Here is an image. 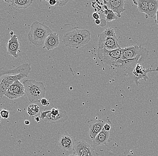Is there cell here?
Instances as JSON below:
<instances>
[{
	"instance_id": "cell-1",
	"label": "cell",
	"mask_w": 158,
	"mask_h": 156,
	"mask_svg": "<svg viewBox=\"0 0 158 156\" xmlns=\"http://www.w3.org/2000/svg\"><path fill=\"white\" fill-rule=\"evenodd\" d=\"M63 42L67 47L78 49L90 41L91 33L86 29H73L64 33Z\"/></svg>"
},
{
	"instance_id": "cell-2",
	"label": "cell",
	"mask_w": 158,
	"mask_h": 156,
	"mask_svg": "<svg viewBox=\"0 0 158 156\" xmlns=\"http://www.w3.org/2000/svg\"><path fill=\"white\" fill-rule=\"evenodd\" d=\"M52 31L47 26L38 21L32 23L27 37L31 43L36 47L44 45V41Z\"/></svg>"
},
{
	"instance_id": "cell-3",
	"label": "cell",
	"mask_w": 158,
	"mask_h": 156,
	"mask_svg": "<svg viewBox=\"0 0 158 156\" xmlns=\"http://www.w3.org/2000/svg\"><path fill=\"white\" fill-rule=\"evenodd\" d=\"M25 92L30 103H38L44 98L46 88L42 82L34 80H26L23 82Z\"/></svg>"
},
{
	"instance_id": "cell-4",
	"label": "cell",
	"mask_w": 158,
	"mask_h": 156,
	"mask_svg": "<svg viewBox=\"0 0 158 156\" xmlns=\"http://www.w3.org/2000/svg\"><path fill=\"white\" fill-rule=\"evenodd\" d=\"M31 70V67L28 64L19 74L15 75L5 74L0 77V98L4 95L8 88L15 82L27 78Z\"/></svg>"
},
{
	"instance_id": "cell-5",
	"label": "cell",
	"mask_w": 158,
	"mask_h": 156,
	"mask_svg": "<svg viewBox=\"0 0 158 156\" xmlns=\"http://www.w3.org/2000/svg\"><path fill=\"white\" fill-rule=\"evenodd\" d=\"M98 56L102 62L114 67L121 59V48L116 50H109L105 49H98Z\"/></svg>"
},
{
	"instance_id": "cell-6",
	"label": "cell",
	"mask_w": 158,
	"mask_h": 156,
	"mask_svg": "<svg viewBox=\"0 0 158 156\" xmlns=\"http://www.w3.org/2000/svg\"><path fill=\"white\" fill-rule=\"evenodd\" d=\"M40 117L45 122L52 123L64 122L69 119L66 111L54 108L50 111L41 112Z\"/></svg>"
},
{
	"instance_id": "cell-7",
	"label": "cell",
	"mask_w": 158,
	"mask_h": 156,
	"mask_svg": "<svg viewBox=\"0 0 158 156\" xmlns=\"http://www.w3.org/2000/svg\"><path fill=\"white\" fill-rule=\"evenodd\" d=\"M149 51L142 45H134L121 48V60L122 61L133 60L138 57L148 56Z\"/></svg>"
},
{
	"instance_id": "cell-8",
	"label": "cell",
	"mask_w": 158,
	"mask_h": 156,
	"mask_svg": "<svg viewBox=\"0 0 158 156\" xmlns=\"http://www.w3.org/2000/svg\"><path fill=\"white\" fill-rule=\"evenodd\" d=\"M143 63H142L137 64L130 75L132 76L133 82L137 86L140 84L139 81L141 80L147 81L149 79V77H148V73L158 71V68L156 69L146 68L143 65Z\"/></svg>"
},
{
	"instance_id": "cell-9",
	"label": "cell",
	"mask_w": 158,
	"mask_h": 156,
	"mask_svg": "<svg viewBox=\"0 0 158 156\" xmlns=\"http://www.w3.org/2000/svg\"><path fill=\"white\" fill-rule=\"evenodd\" d=\"M98 49H105L109 50H116L120 47L118 38L108 37L104 33L98 35Z\"/></svg>"
},
{
	"instance_id": "cell-10",
	"label": "cell",
	"mask_w": 158,
	"mask_h": 156,
	"mask_svg": "<svg viewBox=\"0 0 158 156\" xmlns=\"http://www.w3.org/2000/svg\"><path fill=\"white\" fill-rule=\"evenodd\" d=\"M89 126V136L93 140L95 138L97 135L102 131L104 126L106 123L111 124V121L109 119H104L102 120L94 119L87 121Z\"/></svg>"
},
{
	"instance_id": "cell-11",
	"label": "cell",
	"mask_w": 158,
	"mask_h": 156,
	"mask_svg": "<svg viewBox=\"0 0 158 156\" xmlns=\"http://www.w3.org/2000/svg\"><path fill=\"white\" fill-rule=\"evenodd\" d=\"M25 94L23 85L19 81H17L8 88L4 95L10 99H14L23 96Z\"/></svg>"
},
{
	"instance_id": "cell-12",
	"label": "cell",
	"mask_w": 158,
	"mask_h": 156,
	"mask_svg": "<svg viewBox=\"0 0 158 156\" xmlns=\"http://www.w3.org/2000/svg\"><path fill=\"white\" fill-rule=\"evenodd\" d=\"M74 154L78 156H98V154L88 143L85 141H79L74 146Z\"/></svg>"
},
{
	"instance_id": "cell-13",
	"label": "cell",
	"mask_w": 158,
	"mask_h": 156,
	"mask_svg": "<svg viewBox=\"0 0 158 156\" xmlns=\"http://www.w3.org/2000/svg\"><path fill=\"white\" fill-rule=\"evenodd\" d=\"M125 1L123 0H104V5L108 9L112 11L114 13L117 14L118 18L121 17V14L125 11L124 8Z\"/></svg>"
},
{
	"instance_id": "cell-14",
	"label": "cell",
	"mask_w": 158,
	"mask_h": 156,
	"mask_svg": "<svg viewBox=\"0 0 158 156\" xmlns=\"http://www.w3.org/2000/svg\"><path fill=\"white\" fill-rule=\"evenodd\" d=\"M19 45L17 36H11L10 38L7 43V53L16 59H18L19 56L17 53L19 50Z\"/></svg>"
},
{
	"instance_id": "cell-15",
	"label": "cell",
	"mask_w": 158,
	"mask_h": 156,
	"mask_svg": "<svg viewBox=\"0 0 158 156\" xmlns=\"http://www.w3.org/2000/svg\"><path fill=\"white\" fill-rule=\"evenodd\" d=\"M112 141L109 131H106L103 128L93 140V147L94 148L99 146L106 145L109 142Z\"/></svg>"
},
{
	"instance_id": "cell-16",
	"label": "cell",
	"mask_w": 158,
	"mask_h": 156,
	"mask_svg": "<svg viewBox=\"0 0 158 156\" xmlns=\"http://www.w3.org/2000/svg\"><path fill=\"white\" fill-rule=\"evenodd\" d=\"M59 42V35L55 32H52L46 38L43 48L48 50H53L58 47Z\"/></svg>"
},
{
	"instance_id": "cell-17",
	"label": "cell",
	"mask_w": 158,
	"mask_h": 156,
	"mask_svg": "<svg viewBox=\"0 0 158 156\" xmlns=\"http://www.w3.org/2000/svg\"><path fill=\"white\" fill-rule=\"evenodd\" d=\"M59 145L63 150L65 151L73 150L74 143L72 137L69 135L64 134L60 139Z\"/></svg>"
},
{
	"instance_id": "cell-18",
	"label": "cell",
	"mask_w": 158,
	"mask_h": 156,
	"mask_svg": "<svg viewBox=\"0 0 158 156\" xmlns=\"http://www.w3.org/2000/svg\"><path fill=\"white\" fill-rule=\"evenodd\" d=\"M6 3H11L17 9H26L28 8L32 4V0H11V1H4Z\"/></svg>"
},
{
	"instance_id": "cell-19",
	"label": "cell",
	"mask_w": 158,
	"mask_h": 156,
	"mask_svg": "<svg viewBox=\"0 0 158 156\" xmlns=\"http://www.w3.org/2000/svg\"><path fill=\"white\" fill-rule=\"evenodd\" d=\"M134 4L138 6V11L141 13L145 14V17L148 19V10H149V4L148 0H138L133 1Z\"/></svg>"
},
{
	"instance_id": "cell-20",
	"label": "cell",
	"mask_w": 158,
	"mask_h": 156,
	"mask_svg": "<svg viewBox=\"0 0 158 156\" xmlns=\"http://www.w3.org/2000/svg\"><path fill=\"white\" fill-rule=\"evenodd\" d=\"M27 65L28 63H25L18 66L15 69L11 70H9L4 67L0 68V77L5 74H19L21 71L24 68H25Z\"/></svg>"
},
{
	"instance_id": "cell-21",
	"label": "cell",
	"mask_w": 158,
	"mask_h": 156,
	"mask_svg": "<svg viewBox=\"0 0 158 156\" xmlns=\"http://www.w3.org/2000/svg\"><path fill=\"white\" fill-rule=\"evenodd\" d=\"M149 4L148 19L153 18L156 19V15L158 9V1L157 0H148Z\"/></svg>"
},
{
	"instance_id": "cell-22",
	"label": "cell",
	"mask_w": 158,
	"mask_h": 156,
	"mask_svg": "<svg viewBox=\"0 0 158 156\" xmlns=\"http://www.w3.org/2000/svg\"><path fill=\"white\" fill-rule=\"evenodd\" d=\"M103 7L105 9L103 13L105 15L106 21V22H111L117 19V17L113 12L108 9L104 5Z\"/></svg>"
},
{
	"instance_id": "cell-23",
	"label": "cell",
	"mask_w": 158,
	"mask_h": 156,
	"mask_svg": "<svg viewBox=\"0 0 158 156\" xmlns=\"http://www.w3.org/2000/svg\"><path fill=\"white\" fill-rule=\"evenodd\" d=\"M39 112V107L36 104H31L27 107V112L30 116H33L37 115Z\"/></svg>"
},
{
	"instance_id": "cell-24",
	"label": "cell",
	"mask_w": 158,
	"mask_h": 156,
	"mask_svg": "<svg viewBox=\"0 0 158 156\" xmlns=\"http://www.w3.org/2000/svg\"><path fill=\"white\" fill-rule=\"evenodd\" d=\"M103 32L106 36H108V37L117 38L114 29V28H112V27H108V28L106 29V30Z\"/></svg>"
},
{
	"instance_id": "cell-25",
	"label": "cell",
	"mask_w": 158,
	"mask_h": 156,
	"mask_svg": "<svg viewBox=\"0 0 158 156\" xmlns=\"http://www.w3.org/2000/svg\"><path fill=\"white\" fill-rule=\"evenodd\" d=\"M10 112L5 109H0V115L2 118L7 119L10 116Z\"/></svg>"
},
{
	"instance_id": "cell-26",
	"label": "cell",
	"mask_w": 158,
	"mask_h": 156,
	"mask_svg": "<svg viewBox=\"0 0 158 156\" xmlns=\"http://www.w3.org/2000/svg\"><path fill=\"white\" fill-rule=\"evenodd\" d=\"M40 102L41 105H43V106H49V104H50L49 101L47 100V99H46L45 98L42 99L40 100Z\"/></svg>"
},
{
	"instance_id": "cell-27",
	"label": "cell",
	"mask_w": 158,
	"mask_h": 156,
	"mask_svg": "<svg viewBox=\"0 0 158 156\" xmlns=\"http://www.w3.org/2000/svg\"><path fill=\"white\" fill-rule=\"evenodd\" d=\"M68 2H69L68 1H57V6H63L66 5Z\"/></svg>"
},
{
	"instance_id": "cell-28",
	"label": "cell",
	"mask_w": 158,
	"mask_h": 156,
	"mask_svg": "<svg viewBox=\"0 0 158 156\" xmlns=\"http://www.w3.org/2000/svg\"><path fill=\"white\" fill-rule=\"evenodd\" d=\"M111 128V124L106 123L104 126L103 129L106 131H109Z\"/></svg>"
},
{
	"instance_id": "cell-29",
	"label": "cell",
	"mask_w": 158,
	"mask_h": 156,
	"mask_svg": "<svg viewBox=\"0 0 158 156\" xmlns=\"http://www.w3.org/2000/svg\"><path fill=\"white\" fill-rule=\"evenodd\" d=\"M48 2H49V4L50 6H57V1H56V0H49L48 1Z\"/></svg>"
},
{
	"instance_id": "cell-30",
	"label": "cell",
	"mask_w": 158,
	"mask_h": 156,
	"mask_svg": "<svg viewBox=\"0 0 158 156\" xmlns=\"http://www.w3.org/2000/svg\"><path fill=\"white\" fill-rule=\"evenodd\" d=\"M93 17L94 19L95 20L97 19H99V15L97 13L95 12L93 14Z\"/></svg>"
},
{
	"instance_id": "cell-31",
	"label": "cell",
	"mask_w": 158,
	"mask_h": 156,
	"mask_svg": "<svg viewBox=\"0 0 158 156\" xmlns=\"http://www.w3.org/2000/svg\"><path fill=\"white\" fill-rule=\"evenodd\" d=\"M106 20H104V19H102V20H101V23L100 24V26L101 27H104L106 25Z\"/></svg>"
},
{
	"instance_id": "cell-32",
	"label": "cell",
	"mask_w": 158,
	"mask_h": 156,
	"mask_svg": "<svg viewBox=\"0 0 158 156\" xmlns=\"http://www.w3.org/2000/svg\"><path fill=\"white\" fill-rule=\"evenodd\" d=\"M155 23L158 25V9L157 11L156 15V17L155 19Z\"/></svg>"
},
{
	"instance_id": "cell-33",
	"label": "cell",
	"mask_w": 158,
	"mask_h": 156,
	"mask_svg": "<svg viewBox=\"0 0 158 156\" xmlns=\"http://www.w3.org/2000/svg\"><path fill=\"white\" fill-rule=\"evenodd\" d=\"M40 116H36V117L35 118V121H36L37 123H39L40 121Z\"/></svg>"
},
{
	"instance_id": "cell-34",
	"label": "cell",
	"mask_w": 158,
	"mask_h": 156,
	"mask_svg": "<svg viewBox=\"0 0 158 156\" xmlns=\"http://www.w3.org/2000/svg\"><path fill=\"white\" fill-rule=\"evenodd\" d=\"M95 23L97 25H100L101 23V20H100L99 19H97V20H95Z\"/></svg>"
},
{
	"instance_id": "cell-35",
	"label": "cell",
	"mask_w": 158,
	"mask_h": 156,
	"mask_svg": "<svg viewBox=\"0 0 158 156\" xmlns=\"http://www.w3.org/2000/svg\"><path fill=\"white\" fill-rule=\"evenodd\" d=\"M24 124L26 125H29L30 124V122L28 120H26L24 121Z\"/></svg>"
},
{
	"instance_id": "cell-36",
	"label": "cell",
	"mask_w": 158,
	"mask_h": 156,
	"mask_svg": "<svg viewBox=\"0 0 158 156\" xmlns=\"http://www.w3.org/2000/svg\"><path fill=\"white\" fill-rule=\"evenodd\" d=\"M10 36H13L14 35V33L13 32L11 31L10 32Z\"/></svg>"
},
{
	"instance_id": "cell-37",
	"label": "cell",
	"mask_w": 158,
	"mask_h": 156,
	"mask_svg": "<svg viewBox=\"0 0 158 156\" xmlns=\"http://www.w3.org/2000/svg\"><path fill=\"white\" fill-rule=\"evenodd\" d=\"M68 156H77V155L74 154L70 155H69Z\"/></svg>"
},
{
	"instance_id": "cell-38",
	"label": "cell",
	"mask_w": 158,
	"mask_h": 156,
	"mask_svg": "<svg viewBox=\"0 0 158 156\" xmlns=\"http://www.w3.org/2000/svg\"><path fill=\"white\" fill-rule=\"evenodd\" d=\"M1 119H2V117H1V115H0V123L1 122Z\"/></svg>"
}]
</instances>
